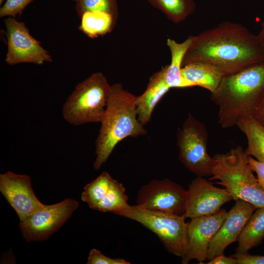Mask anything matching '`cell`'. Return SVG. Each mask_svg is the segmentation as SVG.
<instances>
[{
	"label": "cell",
	"instance_id": "21",
	"mask_svg": "<svg viewBox=\"0 0 264 264\" xmlns=\"http://www.w3.org/2000/svg\"><path fill=\"white\" fill-rule=\"evenodd\" d=\"M130 206L125 187L112 178L107 194L98 205L96 210L116 214Z\"/></svg>",
	"mask_w": 264,
	"mask_h": 264
},
{
	"label": "cell",
	"instance_id": "31",
	"mask_svg": "<svg viewBox=\"0 0 264 264\" xmlns=\"http://www.w3.org/2000/svg\"><path fill=\"white\" fill-rule=\"evenodd\" d=\"M259 41L264 50V19L261 25V29L257 35Z\"/></svg>",
	"mask_w": 264,
	"mask_h": 264
},
{
	"label": "cell",
	"instance_id": "23",
	"mask_svg": "<svg viewBox=\"0 0 264 264\" xmlns=\"http://www.w3.org/2000/svg\"><path fill=\"white\" fill-rule=\"evenodd\" d=\"M112 177L106 171L88 183L81 194V200L89 208L96 210L98 205L107 194Z\"/></svg>",
	"mask_w": 264,
	"mask_h": 264
},
{
	"label": "cell",
	"instance_id": "30",
	"mask_svg": "<svg viewBox=\"0 0 264 264\" xmlns=\"http://www.w3.org/2000/svg\"><path fill=\"white\" fill-rule=\"evenodd\" d=\"M252 117L264 128V97L255 110Z\"/></svg>",
	"mask_w": 264,
	"mask_h": 264
},
{
	"label": "cell",
	"instance_id": "8",
	"mask_svg": "<svg viewBox=\"0 0 264 264\" xmlns=\"http://www.w3.org/2000/svg\"><path fill=\"white\" fill-rule=\"evenodd\" d=\"M79 202L66 198L51 205H44L23 221L19 227L26 242L45 241L57 232L78 208Z\"/></svg>",
	"mask_w": 264,
	"mask_h": 264
},
{
	"label": "cell",
	"instance_id": "11",
	"mask_svg": "<svg viewBox=\"0 0 264 264\" xmlns=\"http://www.w3.org/2000/svg\"><path fill=\"white\" fill-rule=\"evenodd\" d=\"M185 218L190 219L211 216L219 212L225 203L233 199L225 188L215 186L213 183L197 176L189 185Z\"/></svg>",
	"mask_w": 264,
	"mask_h": 264
},
{
	"label": "cell",
	"instance_id": "14",
	"mask_svg": "<svg viewBox=\"0 0 264 264\" xmlns=\"http://www.w3.org/2000/svg\"><path fill=\"white\" fill-rule=\"evenodd\" d=\"M257 209L247 201L236 200L235 205L227 212L224 220L210 243L208 260L223 254L229 244L238 241L243 228Z\"/></svg>",
	"mask_w": 264,
	"mask_h": 264
},
{
	"label": "cell",
	"instance_id": "5",
	"mask_svg": "<svg viewBox=\"0 0 264 264\" xmlns=\"http://www.w3.org/2000/svg\"><path fill=\"white\" fill-rule=\"evenodd\" d=\"M111 90L102 72H95L78 84L62 108L64 119L74 126L100 123Z\"/></svg>",
	"mask_w": 264,
	"mask_h": 264
},
{
	"label": "cell",
	"instance_id": "9",
	"mask_svg": "<svg viewBox=\"0 0 264 264\" xmlns=\"http://www.w3.org/2000/svg\"><path fill=\"white\" fill-rule=\"evenodd\" d=\"M7 52L5 62L10 65L32 63L41 65L52 61L51 56L40 43L32 37L23 22L15 17L4 20Z\"/></svg>",
	"mask_w": 264,
	"mask_h": 264
},
{
	"label": "cell",
	"instance_id": "12",
	"mask_svg": "<svg viewBox=\"0 0 264 264\" xmlns=\"http://www.w3.org/2000/svg\"><path fill=\"white\" fill-rule=\"evenodd\" d=\"M0 192L14 210L20 221L26 220L44 204L32 189L30 177L8 171L0 174Z\"/></svg>",
	"mask_w": 264,
	"mask_h": 264
},
{
	"label": "cell",
	"instance_id": "16",
	"mask_svg": "<svg viewBox=\"0 0 264 264\" xmlns=\"http://www.w3.org/2000/svg\"><path fill=\"white\" fill-rule=\"evenodd\" d=\"M182 76L193 86H199L213 93L224 76L215 66L203 62L189 63L182 67Z\"/></svg>",
	"mask_w": 264,
	"mask_h": 264
},
{
	"label": "cell",
	"instance_id": "18",
	"mask_svg": "<svg viewBox=\"0 0 264 264\" xmlns=\"http://www.w3.org/2000/svg\"><path fill=\"white\" fill-rule=\"evenodd\" d=\"M264 238V207L258 208L243 228L236 249L238 254H246L259 245Z\"/></svg>",
	"mask_w": 264,
	"mask_h": 264
},
{
	"label": "cell",
	"instance_id": "15",
	"mask_svg": "<svg viewBox=\"0 0 264 264\" xmlns=\"http://www.w3.org/2000/svg\"><path fill=\"white\" fill-rule=\"evenodd\" d=\"M167 65L150 77L144 92L135 98L138 119L144 126L150 121L155 106L169 90L170 87L165 78Z\"/></svg>",
	"mask_w": 264,
	"mask_h": 264
},
{
	"label": "cell",
	"instance_id": "25",
	"mask_svg": "<svg viewBox=\"0 0 264 264\" xmlns=\"http://www.w3.org/2000/svg\"><path fill=\"white\" fill-rule=\"evenodd\" d=\"M34 0H6L0 9V17H15Z\"/></svg>",
	"mask_w": 264,
	"mask_h": 264
},
{
	"label": "cell",
	"instance_id": "4",
	"mask_svg": "<svg viewBox=\"0 0 264 264\" xmlns=\"http://www.w3.org/2000/svg\"><path fill=\"white\" fill-rule=\"evenodd\" d=\"M215 160L209 180L225 187L235 200L247 201L257 208L264 207V189L253 174L248 155L241 146L226 154L214 155Z\"/></svg>",
	"mask_w": 264,
	"mask_h": 264
},
{
	"label": "cell",
	"instance_id": "28",
	"mask_svg": "<svg viewBox=\"0 0 264 264\" xmlns=\"http://www.w3.org/2000/svg\"><path fill=\"white\" fill-rule=\"evenodd\" d=\"M248 161L252 170L257 175L259 183L264 189V163L250 156H248Z\"/></svg>",
	"mask_w": 264,
	"mask_h": 264
},
{
	"label": "cell",
	"instance_id": "27",
	"mask_svg": "<svg viewBox=\"0 0 264 264\" xmlns=\"http://www.w3.org/2000/svg\"><path fill=\"white\" fill-rule=\"evenodd\" d=\"M232 256L237 259L238 264H264V256L236 253Z\"/></svg>",
	"mask_w": 264,
	"mask_h": 264
},
{
	"label": "cell",
	"instance_id": "1",
	"mask_svg": "<svg viewBox=\"0 0 264 264\" xmlns=\"http://www.w3.org/2000/svg\"><path fill=\"white\" fill-rule=\"evenodd\" d=\"M189 38L191 43L182 66L206 62L225 76L264 61V50L257 35L240 23L224 21Z\"/></svg>",
	"mask_w": 264,
	"mask_h": 264
},
{
	"label": "cell",
	"instance_id": "33",
	"mask_svg": "<svg viewBox=\"0 0 264 264\" xmlns=\"http://www.w3.org/2000/svg\"><path fill=\"white\" fill-rule=\"evenodd\" d=\"M70 0L74 1H75V2L77 1V0Z\"/></svg>",
	"mask_w": 264,
	"mask_h": 264
},
{
	"label": "cell",
	"instance_id": "19",
	"mask_svg": "<svg viewBox=\"0 0 264 264\" xmlns=\"http://www.w3.org/2000/svg\"><path fill=\"white\" fill-rule=\"evenodd\" d=\"M236 126L246 137V154L264 163V128L252 117L241 118Z\"/></svg>",
	"mask_w": 264,
	"mask_h": 264
},
{
	"label": "cell",
	"instance_id": "32",
	"mask_svg": "<svg viewBox=\"0 0 264 264\" xmlns=\"http://www.w3.org/2000/svg\"><path fill=\"white\" fill-rule=\"evenodd\" d=\"M6 0H0V4L1 5L4 1H5Z\"/></svg>",
	"mask_w": 264,
	"mask_h": 264
},
{
	"label": "cell",
	"instance_id": "22",
	"mask_svg": "<svg viewBox=\"0 0 264 264\" xmlns=\"http://www.w3.org/2000/svg\"><path fill=\"white\" fill-rule=\"evenodd\" d=\"M155 7L164 13L175 23L185 19L195 9L193 0H149Z\"/></svg>",
	"mask_w": 264,
	"mask_h": 264
},
{
	"label": "cell",
	"instance_id": "20",
	"mask_svg": "<svg viewBox=\"0 0 264 264\" xmlns=\"http://www.w3.org/2000/svg\"><path fill=\"white\" fill-rule=\"evenodd\" d=\"M79 29L90 38L103 36L112 29L116 21L113 16L103 11H89L80 17Z\"/></svg>",
	"mask_w": 264,
	"mask_h": 264
},
{
	"label": "cell",
	"instance_id": "17",
	"mask_svg": "<svg viewBox=\"0 0 264 264\" xmlns=\"http://www.w3.org/2000/svg\"><path fill=\"white\" fill-rule=\"evenodd\" d=\"M191 43V40L189 37L181 43L170 38L167 40V45L171 52V61L170 64L167 65L165 78L171 88L193 87L181 74L183 58Z\"/></svg>",
	"mask_w": 264,
	"mask_h": 264
},
{
	"label": "cell",
	"instance_id": "7",
	"mask_svg": "<svg viewBox=\"0 0 264 264\" xmlns=\"http://www.w3.org/2000/svg\"><path fill=\"white\" fill-rule=\"evenodd\" d=\"M178 158L197 176L211 175L215 160L207 151L208 132L204 125L189 113L176 134Z\"/></svg>",
	"mask_w": 264,
	"mask_h": 264
},
{
	"label": "cell",
	"instance_id": "29",
	"mask_svg": "<svg viewBox=\"0 0 264 264\" xmlns=\"http://www.w3.org/2000/svg\"><path fill=\"white\" fill-rule=\"evenodd\" d=\"M206 264H238L236 258L232 257H226L223 254L217 255L210 260Z\"/></svg>",
	"mask_w": 264,
	"mask_h": 264
},
{
	"label": "cell",
	"instance_id": "13",
	"mask_svg": "<svg viewBox=\"0 0 264 264\" xmlns=\"http://www.w3.org/2000/svg\"><path fill=\"white\" fill-rule=\"evenodd\" d=\"M223 209L211 216L191 219L188 225V243L184 256L181 258L182 264H187L196 260L202 264L207 260L210 243L226 216Z\"/></svg>",
	"mask_w": 264,
	"mask_h": 264
},
{
	"label": "cell",
	"instance_id": "10",
	"mask_svg": "<svg viewBox=\"0 0 264 264\" xmlns=\"http://www.w3.org/2000/svg\"><path fill=\"white\" fill-rule=\"evenodd\" d=\"M188 192L182 186L168 179L151 180L139 189L136 206L177 215L184 214Z\"/></svg>",
	"mask_w": 264,
	"mask_h": 264
},
{
	"label": "cell",
	"instance_id": "24",
	"mask_svg": "<svg viewBox=\"0 0 264 264\" xmlns=\"http://www.w3.org/2000/svg\"><path fill=\"white\" fill-rule=\"evenodd\" d=\"M76 10L81 17L89 11H103L113 16L116 19L118 16L116 0H77Z\"/></svg>",
	"mask_w": 264,
	"mask_h": 264
},
{
	"label": "cell",
	"instance_id": "6",
	"mask_svg": "<svg viewBox=\"0 0 264 264\" xmlns=\"http://www.w3.org/2000/svg\"><path fill=\"white\" fill-rule=\"evenodd\" d=\"M116 215L134 220L153 232L169 253L181 258L185 255L188 222L183 215L146 209L135 205Z\"/></svg>",
	"mask_w": 264,
	"mask_h": 264
},
{
	"label": "cell",
	"instance_id": "3",
	"mask_svg": "<svg viewBox=\"0 0 264 264\" xmlns=\"http://www.w3.org/2000/svg\"><path fill=\"white\" fill-rule=\"evenodd\" d=\"M136 96L120 84L111 85L107 107L100 122L101 126L95 140V170L107 161L115 146L125 138L147 134L139 121L135 104Z\"/></svg>",
	"mask_w": 264,
	"mask_h": 264
},
{
	"label": "cell",
	"instance_id": "26",
	"mask_svg": "<svg viewBox=\"0 0 264 264\" xmlns=\"http://www.w3.org/2000/svg\"><path fill=\"white\" fill-rule=\"evenodd\" d=\"M88 264H130L131 263L122 258H112L105 256L100 250L92 249L88 257Z\"/></svg>",
	"mask_w": 264,
	"mask_h": 264
},
{
	"label": "cell",
	"instance_id": "2",
	"mask_svg": "<svg viewBox=\"0 0 264 264\" xmlns=\"http://www.w3.org/2000/svg\"><path fill=\"white\" fill-rule=\"evenodd\" d=\"M211 100L219 107V123L227 129L252 117L264 97V61L223 77Z\"/></svg>",
	"mask_w": 264,
	"mask_h": 264
}]
</instances>
